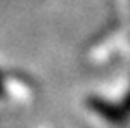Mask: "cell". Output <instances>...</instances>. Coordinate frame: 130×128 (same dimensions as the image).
<instances>
[{"label": "cell", "instance_id": "obj_1", "mask_svg": "<svg viewBox=\"0 0 130 128\" xmlns=\"http://www.w3.org/2000/svg\"><path fill=\"white\" fill-rule=\"evenodd\" d=\"M89 106L92 111H95L99 116L108 119L109 123L120 125V123H123L128 118V114L125 113V109L121 107V104H115V102L104 100V99H90Z\"/></svg>", "mask_w": 130, "mask_h": 128}, {"label": "cell", "instance_id": "obj_2", "mask_svg": "<svg viewBox=\"0 0 130 128\" xmlns=\"http://www.w3.org/2000/svg\"><path fill=\"white\" fill-rule=\"evenodd\" d=\"M120 104H121V107L125 109V113H127V114L130 116V90H128V94L125 95V99L121 100Z\"/></svg>", "mask_w": 130, "mask_h": 128}, {"label": "cell", "instance_id": "obj_3", "mask_svg": "<svg viewBox=\"0 0 130 128\" xmlns=\"http://www.w3.org/2000/svg\"><path fill=\"white\" fill-rule=\"evenodd\" d=\"M0 95H4V81H2V76H0Z\"/></svg>", "mask_w": 130, "mask_h": 128}]
</instances>
